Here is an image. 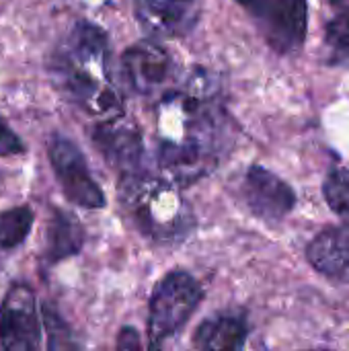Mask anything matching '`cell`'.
I'll list each match as a JSON object with an SVG mask.
<instances>
[{
  "instance_id": "cell-1",
  "label": "cell",
  "mask_w": 349,
  "mask_h": 351,
  "mask_svg": "<svg viewBox=\"0 0 349 351\" xmlns=\"http://www.w3.org/2000/svg\"><path fill=\"white\" fill-rule=\"evenodd\" d=\"M232 144L230 119L216 99L208 74H193L158 105V160L179 185L210 175Z\"/></svg>"
},
{
  "instance_id": "cell-2",
  "label": "cell",
  "mask_w": 349,
  "mask_h": 351,
  "mask_svg": "<svg viewBox=\"0 0 349 351\" xmlns=\"http://www.w3.org/2000/svg\"><path fill=\"white\" fill-rule=\"evenodd\" d=\"M49 74L70 101L101 117V121L121 117L123 107L111 76L109 43L99 27L76 23L51 53Z\"/></svg>"
},
{
  "instance_id": "cell-3",
  "label": "cell",
  "mask_w": 349,
  "mask_h": 351,
  "mask_svg": "<svg viewBox=\"0 0 349 351\" xmlns=\"http://www.w3.org/2000/svg\"><path fill=\"white\" fill-rule=\"evenodd\" d=\"M119 197L136 228L154 243H181L193 228V212L181 193L146 171L123 175Z\"/></svg>"
},
{
  "instance_id": "cell-4",
  "label": "cell",
  "mask_w": 349,
  "mask_h": 351,
  "mask_svg": "<svg viewBox=\"0 0 349 351\" xmlns=\"http://www.w3.org/2000/svg\"><path fill=\"white\" fill-rule=\"evenodd\" d=\"M202 300V288L187 271L167 274L152 292L148 306V337L156 348L175 337Z\"/></svg>"
},
{
  "instance_id": "cell-5",
  "label": "cell",
  "mask_w": 349,
  "mask_h": 351,
  "mask_svg": "<svg viewBox=\"0 0 349 351\" xmlns=\"http://www.w3.org/2000/svg\"><path fill=\"white\" fill-rule=\"evenodd\" d=\"M265 43L282 56L296 53L309 31V0H237Z\"/></svg>"
},
{
  "instance_id": "cell-6",
  "label": "cell",
  "mask_w": 349,
  "mask_h": 351,
  "mask_svg": "<svg viewBox=\"0 0 349 351\" xmlns=\"http://www.w3.org/2000/svg\"><path fill=\"white\" fill-rule=\"evenodd\" d=\"M119 68L123 82L142 97L167 95L177 76L171 51L150 39L128 47L121 56Z\"/></svg>"
},
{
  "instance_id": "cell-7",
  "label": "cell",
  "mask_w": 349,
  "mask_h": 351,
  "mask_svg": "<svg viewBox=\"0 0 349 351\" xmlns=\"http://www.w3.org/2000/svg\"><path fill=\"white\" fill-rule=\"evenodd\" d=\"M49 162L56 179L62 185L64 195L86 210H99L105 206V193L88 173L86 160L78 146L68 138L56 134L49 140Z\"/></svg>"
},
{
  "instance_id": "cell-8",
  "label": "cell",
  "mask_w": 349,
  "mask_h": 351,
  "mask_svg": "<svg viewBox=\"0 0 349 351\" xmlns=\"http://www.w3.org/2000/svg\"><path fill=\"white\" fill-rule=\"evenodd\" d=\"M39 343L37 298L27 284H14L0 304V346L8 351H33Z\"/></svg>"
},
{
  "instance_id": "cell-9",
  "label": "cell",
  "mask_w": 349,
  "mask_h": 351,
  "mask_svg": "<svg viewBox=\"0 0 349 351\" xmlns=\"http://www.w3.org/2000/svg\"><path fill=\"white\" fill-rule=\"evenodd\" d=\"M243 195L249 210L261 220H282L294 210L296 193L278 175L263 167H251L243 181Z\"/></svg>"
},
{
  "instance_id": "cell-10",
  "label": "cell",
  "mask_w": 349,
  "mask_h": 351,
  "mask_svg": "<svg viewBox=\"0 0 349 351\" xmlns=\"http://www.w3.org/2000/svg\"><path fill=\"white\" fill-rule=\"evenodd\" d=\"M95 146L103 152L107 162L119 171V175H134L144 171V144L136 128L125 125L119 117L103 121L93 132Z\"/></svg>"
},
{
  "instance_id": "cell-11",
  "label": "cell",
  "mask_w": 349,
  "mask_h": 351,
  "mask_svg": "<svg viewBox=\"0 0 349 351\" xmlns=\"http://www.w3.org/2000/svg\"><path fill=\"white\" fill-rule=\"evenodd\" d=\"M136 16L154 37H181L197 21L195 0H138Z\"/></svg>"
},
{
  "instance_id": "cell-12",
  "label": "cell",
  "mask_w": 349,
  "mask_h": 351,
  "mask_svg": "<svg viewBox=\"0 0 349 351\" xmlns=\"http://www.w3.org/2000/svg\"><path fill=\"white\" fill-rule=\"evenodd\" d=\"M306 257L323 276L349 284V222L321 230L306 247Z\"/></svg>"
},
{
  "instance_id": "cell-13",
  "label": "cell",
  "mask_w": 349,
  "mask_h": 351,
  "mask_svg": "<svg viewBox=\"0 0 349 351\" xmlns=\"http://www.w3.org/2000/svg\"><path fill=\"white\" fill-rule=\"evenodd\" d=\"M247 335L249 327L241 315H218L197 327L193 343L206 351H234L245 348Z\"/></svg>"
},
{
  "instance_id": "cell-14",
  "label": "cell",
  "mask_w": 349,
  "mask_h": 351,
  "mask_svg": "<svg viewBox=\"0 0 349 351\" xmlns=\"http://www.w3.org/2000/svg\"><path fill=\"white\" fill-rule=\"evenodd\" d=\"M84 243V232L74 214L56 210L47 232V259L51 263L80 253Z\"/></svg>"
},
{
  "instance_id": "cell-15",
  "label": "cell",
  "mask_w": 349,
  "mask_h": 351,
  "mask_svg": "<svg viewBox=\"0 0 349 351\" xmlns=\"http://www.w3.org/2000/svg\"><path fill=\"white\" fill-rule=\"evenodd\" d=\"M325 33L331 56L329 62L349 66V0H331V19Z\"/></svg>"
},
{
  "instance_id": "cell-16",
  "label": "cell",
  "mask_w": 349,
  "mask_h": 351,
  "mask_svg": "<svg viewBox=\"0 0 349 351\" xmlns=\"http://www.w3.org/2000/svg\"><path fill=\"white\" fill-rule=\"evenodd\" d=\"M33 226V212L27 206L12 208L0 214V249L19 247Z\"/></svg>"
},
{
  "instance_id": "cell-17",
  "label": "cell",
  "mask_w": 349,
  "mask_h": 351,
  "mask_svg": "<svg viewBox=\"0 0 349 351\" xmlns=\"http://www.w3.org/2000/svg\"><path fill=\"white\" fill-rule=\"evenodd\" d=\"M323 195L329 208L349 222V169H333L327 175L323 183Z\"/></svg>"
},
{
  "instance_id": "cell-18",
  "label": "cell",
  "mask_w": 349,
  "mask_h": 351,
  "mask_svg": "<svg viewBox=\"0 0 349 351\" xmlns=\"http://www.w3.org/2000/svg\"><path fill=\"white\" fill-rule=\"evenodd\" d=\"M25 150L21 138L10 130V125L4 121V117L0 115V156H12V154H21Z\"/></svg>"
},
{
  "instance_id": "cell-19",
  "label": "cell",
  "mask_w": 349,
  "mask_h": 351,
  "mask_svg": "<svg viewBox=\"0 0 349 351\" xmlns=\"http://www.w3.org/2000/svg\"><path fill=\"white\" fill-rule=\"evenodd\" d=\"M119 348H125V350H134V348H138L140 346V341H138V333L136 331H132V329H123L121 331V335H119V343H117Z\"/></svg>"
}]
</instances>
